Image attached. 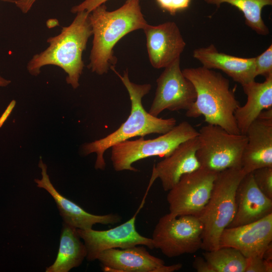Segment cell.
Returning <instances> with one entry per match:
<instances>
[{"instance_id": "6da1fadb", "label": "cell", "mask_w": 272, "mask_h": 272, "mask_svg": "<svg viewBox=\"0 0 272 272\" xmlns=\"http://www.w3.org/2000/svg\"><path fill=\"white\" fill-rule=\"evenodd\" d=\"M89 19L94 37L88 67L99 75L107 73L117 63L113 48L118 41L131 32L143 29L148 24L140 0H126L113 11H107L103 4L89 13Z\"/></svg>"}, {"instance_id": "7a4b0ae2", "label": "cell", "mask_w": 272, "mask_h": 272, "mask_svg": "<svg viewBox=\"0 0 272 272\" xmlns=\"http://www.w3.org/2000/svg\"><path fill=\"white\" fill-rule=\"evenodd\" d=\"M182 71L193 85L196 94L186 116H202L207 124L219 126L230 133H240L234 116L240 103L230 88L229 80L220 73L202 66Z\"/></svg>"}, {"instance_id": "3957f363", "label": "cell", "mask_w": 272, "mask_h": 272, "mask_svg": "<svg viewBox=\"0 0 272 272\" xmlns=\"http://www.w3.org/2000/svg\"><path fill=\"white\" fill-rule=\"evenodd\" d=\"M111 69L118 76L126 88L130 98L131 109L128 117L116 130L102 139L82 145L81 152L84 156L93 153L97 154L95 163V168L97 170L105 169L104 153L113 145L135 137L165 133L175 126L177 122L173 117L159 118L152 115L145 110L142 99L151 90L150 84H135L130 81L127 70L122 76L115 71L114 67Z\"/></svg>"}, {"instance_id": "277c9868", "label": "cell", "mask_w": 272, "mask_h": 272, "mask_svg": "<svg viewBox=\"0 0 272 272\" xmlns=\"http://www.w3.org/2000/svg\"><path fill=\"white\" fill-rule=\"evenodd\" d=\"M72 23L63 27L59 34L47 39L48 47L33 55L27 69L32 76H38L42 67L54 65L67 74L66 82L76 89L84 67L82 54L86 49L92 30L86 11L77 13Z\"/></svg>"}, {"instance_id": "5b68a950", "label": "cell", "mask_w": 272, "mask_h": 272, "mask_svg": "<svg viewBox=\"0 0 272 272\" xmlns=\"http://www.w3.org/2000/svg\"><path fill=\"white\" fill-rule=\"evenodd\" d=\"M245 174L242 168L218 172L207 203L196 216L203 227L202 250L211 251L219 247L220 236L234 217L236 190Z\"/></svg>"}, {"instance_id": "8992f818", "label": "cell", "mask_w": 272, "mask_h": 272, "mask_svg": "<svg viewBox=\"0 0 272 272\" xmlns=\"http://www.w3.org/2000/svg\"><path fill=\"white\" fill-rule=\"evenodd\" d=\"M198 132L188 122L176 124L167 132L153 139L144 137L136 140H126L111 147L110 159L116 171L138 170L132 164L146 158L158 156L165 158L181 143L197 137Z\"/></svg>"}, {"instance_id": "52a82bcc", "label": "cell", "mask_w": 272, "mask_h": 272, "mask_svg": "<svg viewBox=\"0 0 272 272\" xmlns=\"http://www.w3.org/2000/svg\"><path fill=\"white\" fill-rule=\"evenodd\" d=\"M196 155L200 167L216 172L241 168V158L247 142L246 134L228 132L207 124L198 131Z\"/></svg>"}, {"instance_id": "ba28073f", "label": "cell", "mask_w": 272, "mask_h": 272, "mask_svg": "<svg viewBox=\"0 0 272 272\" xmlns=\"http://www.w3.org/2000/svg\"><path fill=\"white\" fill-rule=\"evenodd\" d=\"M202 230V225L196 216L175 217L169 213L159 219L151 238L155 248L172 258L201 249Z\"/></svg>"}, {"instance_id": "9c48e42d", "label": "cell", "mask_w": 272, "mask_h": 272, "mask_svg": "<svg viewBox=\"0 0 272 272\" xmlns=\"http://www.w3.org/2000/svg\"><path fill=\"white\" fill-rule=\"evenodd\" d=\"M218 173L200 167L182 176L168 191L169 213L196 216L207 203Z\"/></svg>"}, {"instance_id": "30bf717a", "label": "cell", "mask_w": 272, "mask_h": 272, "mask_svg": "<svg viewBox=\"0 0 272 272\" xmlns=\"http://www.w3.org/2000/svg\"><path fill=\"white\" fill-rule=\"evenodd\" d=\"M180 58L165 67L156 80L157 88L148 112L156 117L165 110H187L195 100L196 94L191 82L183 75Z\"/></svg>"}, {"instance_id": "8fae6325", "label": "cell", "mask_w": 272, "mask_h": 272, "mask_svg": "<svg viewBox=\"0 0 272 272\" xmlns=\"http://www.w3.org/2000/svg\"><path fill=\"white\" fill-rule=\"evenodd\" d=\"M144 200L134 215L128 221L106 230L92 229H78V233L86 247V259L89 261L97 260L104 251L112 248H126L144 245L150 249L155 248L152 238L141 235L135 228L138 213L144 205Z\"/></svg>"}, {"instance_id": "7c38bea8", "label": "cell", "mask_w": 272, "mask_h": 272, "mask_svg": "<svg viewBox=\"0 0 272 272\" xmlns=\"http://www.w3.org/2000/svg\"><path fill=\"white\" fill-rule=\"evenodd\" d=\"M97 260L106 272H174L182 267L179 263L166 265L162 259L151 255L144 245L106 250Z\"/></svg>"}, {"instance_id": "4fadbf2b", "label": "cell", "mask_w": 272, "mask_h": 272, "mask_svg": "<svg viewBox=\"0 0 272 272\" xmlns=\"http://www.w3.org/2000/svg\"><path fill=\"white\" fill-rule=\"evenodd\" d=\"M272 243V213L254 222L228 227L222 232L220 247H231L246 258L262 256Z\"/></svg>"}, {"instance_id": "5bb4252c", "label": "cell", "mask_w": 272, "mask_h": 272, "mask_svg": "<svg viewBox=\"0 0 272 272\" xmlns=\"http://www.w3.org/2000/svg\"><path fill=\"white\" fill-rule=\"evenodd\" d=\"M151 65L156 69L165 68L180 58L186 43L174 22L157 26L147 24L143 29Z\"/></svg>"}, {"instance_id": "9a60e30c", "label": "cell", "mask_w": 272, "mask_h": 272, "mask_svg": "<svg viewBox=\"0 0 272 272\" xmlns=\"http://www.w3.org/2000/svg\"><path fill=\"white\" fill-rule=\"evenodd\" d=\"M198 147L197 137L189 139L179 144L169 156L154 165L148 189L158 178L163 190L168 191L182 176L199 168L200 165L196 155Z\"/></svg>"}, {"instance_id": "2e32d148", "label": "cell", "mask_w": 272, "mask_h": 272, "mask_svg": "<svg viewBox=\"0 0 272 272\" xmlns=\"http://www.w3.org/2000/svg\"><path fill=\"white\" fill-rule=\"evenodd\" d=\"M41 170L42 178L35 179L37 186L46 190L52 197L61 216L63 222L76 229L86 230L92 229L96 224L114 225L121 221L117 214L110 213L103 215H94L86 212L79 205L61 195L51 182L47 172V166L41 157L38 163Z\"/></svg>"}, {"instance_id": "e0dca14e", "label": "cell", "mask_w": 272, "mask_h": 272, "mask_svg": "<svg viewBox=\"0 0 272 272\" xmlns=\"http://www.w3.org/2000/svg\"><path fill=\"white\" fill-rule=\"evenodd\" d=\"M245 134L247 142L241 158V168L244 173L272 167V118L258 117Z\"/></svg>"}, {"instance_id": "ac0fdd59", "label": "cell", "mask_w": 272, "mask_h": 272, "mask_svg": "<svg viewBox=\"0 0 272 272\" xmlns=\"http://www.w3.org/2000/svg\"><path fill=\"white\" fill-rule=\"evenodd\" d=\"M235 201V214L227 228L254 222L272 213V199L258 188L251 172L245 174L240 182Z\"/></svg>"}, {"instance_id": "d6986e66", "label": "cell", "mask_w": 272, "mask_h": 272, "mask_svg": "<svg viewBox=\"0 0 272 272\" xmlns=\"http://www.w3.org/2000/svg\"><path fill=\"white\" fill-rule=\"evenodd\" d=\"M192 56L203 67L221 70L241 86L256 78L255 57H240L220 52L213 44L194 49Z\"/></svg>"}, {"instance_id": "ffe728a7", "label": "cell", "mask_w": 272, "mask_h": 272, "mask_svg": "<svg viewBox=\"0 0 272 272\" xmlns=\"http://www.w3.org/2000/svg\"><path fill=\"white\" fill-rule=\"evenodd\" d=\"M242 87L247 96V101L236 109L234 116L240 133L245 134L262 111L272 108V74L265 77L263 82L254 80Z\"/></svg>"}, {"instance_id": "44dd1931", "label": "cell", "mask_w": 272, "mask_h": 272, "mask_svg": "<svg viewBox=\"0 0 272 272\" xmlns=\"http://www.w3.org/2000/svg\"><path fill=\"white\" fill-rule=\"evenodd\" d=\"M86 255V247L81 240L77 229L63 222L57 256L45 271L68 272L79 266Z\"/></svg>"}, {"instance_id": "7402d4cb", "label": "cell", "mask_w": 272, "mask_h": 272, "mask_svg": "<svg viewBox=\"0 0 272 272\" xmlns=\"http://www.w3.org/2000/svg\"><path fill=\"white\" fill-rule=\"evenodd\" d=\"M208 4L219 7L227 3L237 8L243 14L247 26L257 34L266 36L269 29L262 18V10L265 6H271L272 0H203Z\"/></svg>"}, {"instance_id": "603a6c76", "label": "cell", "mask_w": 272, "mask_h": 272, "mask_svg": "<svg viewBox=\"0 0 272 272\" xmlns=\"http://www.w3.org/2000/svg\"><path fill=\"white\" fill-rule=\"evenodd\" d=\"M202 255L215 272H245L246 258L233 247H220L205 251Z\"/></svg>"}, {"instance_id": "cb8c5ba5", "label": "cell", "mask_w": 272, "mask_h": 272, "mask_svg": "<svg viewBox=\"0 0 272 272\" xmlns=\"http://www.w3.org/2000/svg\"><path fill=\"white\" fill-rule=\"evenodd\" d=\"M251 173L258 188L267 197L272 199V167L260 168Z\"/></svg>"}, {"instance_id": "d4e9b609", "label": "cell", "mask_w": 272, "mask_h": 272, "mask_svg": "<svg viewBox=\"0 0 272 272\" xmlns=\"http://www.w3.org/2000/svg\"><path fill=\"white\" fill-rule=\"evenodd\" d=\"M272 74V45L255 57V75L265 77Z\"/></svg>"}, {"instance_id": "484cf974", "label": "cell", "mask_w": 272, "mask_h": 272, "mask_svg": "<svg viewBox=\"0 0 272 272\" xmlns=\"http://www.w3.org/2000/svg\"><path fill=\"white\" fill-rule=\"evenodd\" d=\"M272 262L264 260L262 256L246 258L245 272H271Z\"/></svg>"}, {"instance_id": "4316f807", "label": "cell", "mask_w": 272, "mask_h": 272, "mask_svg": "<svg viewBox=\"0 0 272 272\" xmlns=\"http://www.w3.org/2000/svg\"><path fill=\"white\" fill-rule=\"evenodd\" d=\"M163 10L174 15L177 12L187 8L191 0H156Z\"/></svg>"}, {"instance_id": "83f0119b", "label": "cell", "mask_w": 272, "mask_h": 272, "mask_svg": "<svg viewBox=\"0 0 272 272\" xmlns=\"http://www.w3.org/2000/svg\"><path fill=\"white\" fill-rule=\"evenodd\" d=\"M108 0H85L80 4L73 7L71 9L73 13L86 11L90 13L93 9L99 6L105 4Z\"/></svg>"}, {"instance_id": "f1b7e54d", "label": "cell", "mask_w": 272, "mask_h": 272, "mask_svg": "<svg viewBox=\"0 0 272 272\" xmlns=\"http://www.w3.org/2000/svg\"><path fill=\"white\" fill-rule=\"evenodd\" d=\"M192 266L197 272H215L212 266L203 257H195Z\"/></svg>"}, {"instance_id": "f546056e", "label": "cell", "mask_w": 272, "mask_h": 272, "mask_svg": "<svg viewBox=\"0 0 272 272\" xmlns=\"http://www.w3.org/2000/svg\"><path fill=\"white\" fill-rule=\"evenodd\" d=\"M36 0H15L13 2L24 14L27 13L31 9Z\"/></svg>"}, {"instance_id": "4dcf8cb0", "label": "cell", "mask_w": 272, "mask_h": 272, "mask_svg": "<svg viewBox=\"0 0 272 272\" xmlns=\"http://www.w3.org/2000/svg\"><path fill=\"white\" fill-rule=\"evenodd\" d=\"M16 102L15 100H13L9 103L6 110L0 117V128L3 125L5 122L8 119L11 114L13 109L15 107Z\"/></svg>"}, {"instance_id": "1f68e13d", "label": "cell", "mask_w": 272, "mask_h": 272, "mask_svg": "<svg viewBox=\"0 0 272 272\" xmlns=\"http://www.w3.org/2000/svg\"><path fill=\"white\" fill-rule=\"evenodd\" d=\"M262 258L266 261L272 262V243H271L264 251Z\"/></svg>"}, {"instance_id": "d6a6232c", "label": "cell", "mask_w": 272, "mask_h": 272, "mask_svg": "<svg viewBox=\"0 0 272 272\" xmlns=\"http://www.w3.org/2000/svg\"><path fill=\"white\" fill-rule=\"evenodd\" d=\"M11 83V81L3 77L0 75V87H4L9 85Z\"/></svg>"}, {"instance_id": "836d02e7", "label": "cell", "mask_w": 272, "mask_h": 272, "mask_svg": "<svg viewBox=\"0 0 272 272\" xmlns=\"http://www.w3.org/2000/svg\"><path fill=\"white\" fill-rule=\"evenodd\" d=\"M4 1H9V0H4Z\"/></svg>"}]
</instances>
